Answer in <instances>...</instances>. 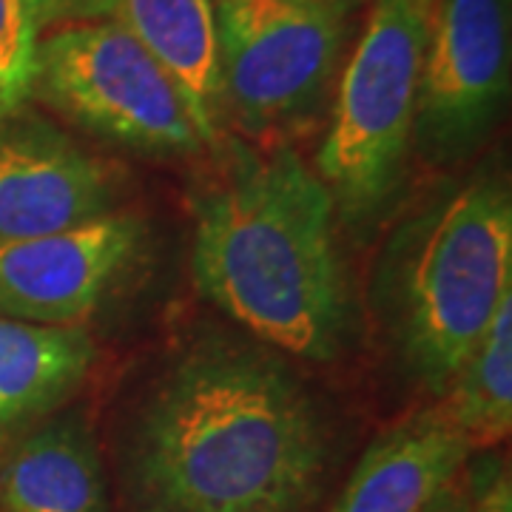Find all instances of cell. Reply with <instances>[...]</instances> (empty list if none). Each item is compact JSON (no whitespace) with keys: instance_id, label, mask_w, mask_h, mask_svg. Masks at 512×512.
<instances>
[{"instance_id":"277c9868","label":"cell","mask_w":512,"mask_h":512,"mask_svg":"<svg viewBox=\"0 0 512 512\" xmlns=\"http://www.w3.org/2000/svg\"><path fill=\"white\" fill-rule=\"evenodd\" d=\"M430 15L421 0H373L342 74L316 174L353 225L376 220L402 185Z\"/></svg>"},{"instance_id":"ffe728a7","label":"cell","mask_w":512,"mask_h":512,"mask_svg":"<svg viewBox=\"0 0 512 512\" xmlns=\"http://www.w3.org/2000/svg\"><path fill=\"white\" fill-rule=\"evenodd\" d=\"M0 117H3V114H0Z\"/></svg>"},{"instance_id":"7a4b0ae2","label":"cell","mask_w":512,"mask_h":512,"mask_svg":"<svg viewBox=\"0 0 512 512\" xmlns=\"http://www.w3.org/2000/svg\"><path fill=\"white\" fill-rule=\"evenodd\" d=\"M333 217L328 185L296 151L237 148L197 202V288L265 345L328 362L350 325Z\"/></svg>"},{"instance_id":"8fae6325","label":"cell","mask_w":512,"mask_h":512,"mask_svg":"<svg viewBox=\"0 0 512 512\" xmlns=\"http://www.w3.org/2000/svg\"><path fill=\"white\" fill-rule=\"evenodd\" d=\"M57 18L111 23L177 77L208 143L217 131V32L214 0H57Z\"/></svg>"},{"instance_id":"9c48e42d","label":"cell","mask_w":512,"mask_h":512,"mask_svg":"<svg viewBox=\"0 0 512 512\" xmlns=\"http://www.w3.org/2000/svg\"><path fill=\"white\" fill-rule=\"evenodd\" d=\"M114 214V177L55 128L0 117V242Z\"/></svg>"},{"instance_id":"9a60e30c","label":"cell","mask_w":512,"mask_h":512,"mask_svg":"<svg viewBox=\"0 0 512 512\" xmlns=\"http://www.w3.org/2000/svg\"><path fill=\"white\" fill-rule=\"evenodd\" d=\"M57 18V0H0V114L32 97L40 40Z\"/></svg>"},{"instance_id":"ac0fdd59","label":"cell","mask_w":512,"mask_h":512,"mask_svg":"<svg viewBox=\"0 0 512 512\" xmlns=\"http://www.w3.org/2000/svg\"><path fill=\"white\" fill-rule=\"evenodd\" d=\"M311 3H319V6H328L333 12H339V15H350L362 0H311Z\"/></svg>"},{"instance_id":"5b68a950","label":"cell","mask_w":512,"mask_h":512,"mask_svg":"<svg viewBox=\"0 0 512 512\" xmlns=\"http://www.w3.org/2000/svg\"><path fill=\"white\" fill-rule=\"evenodd\" d=\"M32 94L137 151L185 154L208 143L177 77L111 23H69L43 35Z\"/></svg>"},{"instance_id":"6da1fadb","label":"cell","mask_w":512,"mask_h":512,"mask_svg":"<svg viewBox=\"0 0 512 512\" xmlns=\"http://www.w3.org/2000/svg\"><path fill=\"white\" fill-rule=\"evenodd\" d=\"M328 470V430L291 370L202 339L143 407L123 484L131 512H313Z\"/></svg>"},{"instance_id":"3957f363","label":"cell","mask_w":512,"mask_h":512,"mask_svg":"<svg viewBox=\"0 0 512 512\" xmlns=\"http://www.w3.org/2000/svg\"><path fill=\"white\" fill-rule=\"evenodd\" d=\"M376 296L410 376L447 393L512 296L510 185L476 174L424 205L390 239Z\"/></svg>"},{"instance_id":"5bb4252c","label":"cell","mask_w":512,"mask_h":512,"mask_svg":"<svg viewBox=\"0 0 512 512\" xmlns=\"http://www.w3.org/2000/svg\"><path fill=\"white\" fill-rule=\"evenodd\" d=\"M447 393L450 407L444 413L470 450L507 439L512 424V296L498 308Z\"/></svg>"},{"instance_id":"7c38bea8","label":"cell","mask_w":512,"mask_h":512,"mask_svg":"<svg viewBox=\"0 0 512 512\" xmlns=\"http://www.w3.org/2000/svg\"><path fill=\"white\" fill-rule=\"evenodd\" d=\"M0 512H109L92 430L63 419L23 441L0 467Z\"/></svg>"},{"instance_id":"8992f818","label":"cell","mask_w":512,"mask_h":512,"mask_svg":"<svg viewBox=\"0 0 512 512\" xmlns=\"http://www.w3.org/2000/svg\"><path fill=\"white\" fill-rule=\"evenodd\" d=\"M345 18L311 0H214L220 106L248 131L313 114L336 77Z\"/></svg>"},{"instance_id":"4fadbf2b","label":"cell","mask_w":512,"mask_h":512,"mask_svg":"<svg viewBox=\"0 0 512 512\" xmlns=\"http://www.w3.org/2000/svg\"><path fill=\"white\" fill-rule=\"evenodd\" d=\"M92 339L77 325L0 316V427L49 410L92 365Z\"/></svg>"},{"instance_id":"30bf717a","label":"cell","mask_w":512,"mask_h":512,"mask_svg":"<svg viewBox=\"0 0 512 512\" xmlns=\"http://www.w3.org/2000/svg\"><path fill=\"white\" fill-rule=\"evenodd\" d=\"M467 456L470 444L444 410L404 419L367 447L328 512H421Z\"/></svg>"},{"instance_id":"52a82bcc","label":"cell","mask_w":512,"mask_h":512,"mask_svg":"<svg viewBox=\"0 0 512 512\" xmlns=\"http://www.w3.org/2000/svg\"><path fill=\"white\" fill-rule=\"evenodd\" d=\"M510 86V0H436L413 134L430 157L470 148Z\"/></svg>"},{"instance_id":"e0dca14e","label":"cell","mask_w":512,"mask_h":512,"mask_svg":"<svg viewBox=\"0 0 512 512\" xmlns=\"http://www.w3.org/2000/svg\"><path fill=\"white\" fill-rule=\"evenodd\" d=\"M421 512H470V495L461 484L450 481L447 487H441L439 493L430 498V504Z\"/></svg>"},{"instance_id":"ba28073f","label":"cell","mask_w":512,"mask_h":512,"mask_svg":"<svg viewBox=\"0 0 512 512\" xmlns=\"http://www.w3.org/2000/svg\"><path fill=\"white\" fill-rule=\"evenodd\" d=\"M131 214L57 234L0 242V313L35 325H77L100 308L143 248Z\"/></svg>"},{"instance_id":"d6986e66","label":"cell","mask_w":512,"mask_h":512,"mask_svg":"<svg viewBox=\"0 0 512 512\" xmlns=\"http://www.w3.org/2000/svg\"><path fill=\"white\" fill-rule=\"evenodd\" d=\"M421 3H424L427 9H433V3H436V0H421Z\"/></svg>"},{"instance_id":"2e32d148","label":"cell","mask_w":512,"mask_h":512,"mask_svg":"<svg viewBox=\"0 0 512 512\" xmlns=\"http://www.w3.org/2000/svg\"><path fill=\"white\" fill-rule=\"evenodd\" d=\"M470 512H512V481L507 461L484 456L470 478Z\"/></svg>"}]
</instances>
